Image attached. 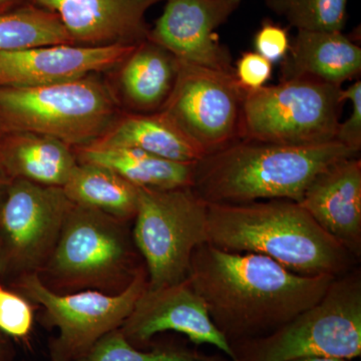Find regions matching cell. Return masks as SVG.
<instances>
[{"mask_svg":"<svg viewBox=\"0 0 361 361\" xmlns=\"http://www.w3.org/2000/svg\"><path fill=\"white\" fill-rule=\"evenodd\" d=\"M341 142L287 146L240 141L195 164V193L207 204L302 200L313 179L331 164L357 157Z\"/></svg>","mask_w":361,"mask_h":361,"instance_id":"obj_3","label":"cell"},{"mask_svg":"<svg viewBox=\"0 0 361 361\" xmlns=\"http://www.w3.org/2000/svg\"><path fill=\"white\" fill-rule=\"evenodd\" d=\"M118 68L123 102L135 113H154L170 96L180 61L161 45L146 39Z\"/></svg>","mask_w":361,"mask_h":361,"instance_id":"obj_19","label":"cell"},{"mask_svg":"<svg viewBox=\"0 0 361 361\" xmlns=\"http://www.w3.org/2000/svg\"><path fill=\"white\" fill-rule=\"evenodd\" d=\"M137 45L52 44L0 52V87H42L80 80L120 66Z\"/></svg>","mask_w":361,"mask_h":361,"instance_id":"obj_14","label":"cell"},{"mask_svg":"<svg viewBox=\"0 0 361 361\" xmlns=\"http://www.w3.org/2000/svg\"><path fill=\"white\" fill-rule=\"evenodd\" d=\"M145 270L133 222L73 203L51 257L37 277L54 293L118 294Z\"/></svg>","mask_w":361,"mask_h":361,"instance_id":"obj_4","label":"cell"},{"mask_svg":"<svg viewBox=\"0 0 361 361\" xmlns=\"http://www.w3.org/2000/svg\"><path fill=\"white\" fill-rule=\"evenodd\" d=\"M90 146L139 149L180 163H197L204 157L175 123L159 111H122L106 133Z\"/></svg>","mask_w":361,"mask_h":361,"instance_id":"obj_20","label":"cell"},{"mask_svg":"<svg viewBox=\"0 0 361 361\" xmlns=\"http://www.w3.org/2000/svg\"><path fill=\"white\" fill-rule=\"evenodd\" d=\"M163 0H28L58 16L73 44L137 45L148 39L146 13Z\"/></svg>","mask_w":361,"mask_h":361,"instance_id":"obj_15","label":"cell"},{"mask_svg":"<svg viewBox=\"0 0 361 361\" xmlns=\"http://www.w3.org/2000/svg\"><path fill=\"white\" fill-rule=\"evenodd\" d=\"M78 161L111 169L142 189L171 190L192 187L195 164L180 163L148 152L123 147H84L75 149Z\"/></svg>","mask_w":361,"mask_h":361,"instance_id":"obj_21","label":"cell"},{"mask_svg":"<svg viewBox=\"0 0 361 361\" xmlns=\"http://www.w3.org/2000/svg\"><path fill=\"white\" fill-rule=\"evenodd\" d=\"M245 92L235 73L180 61L174 87L159 111L205 157L241 140Z\"/></svg>","mask_w":361,"mask_h":361,"instance_id":"obj_11","label":"cell"},{"mask_svg":"<svg viewBox=\"0 0 361 361\" xmlns=\"http://www.w3.org/2000/svg\"><path fill=\"white\" fill-rule=\"evenodd\" d=\"M27 2L28 0H0V13L11 11V9L23 6Z\"/></svg>","mask_w":361,"mask_h":361,"instance_id":"obj_31","label":"cell"},{"mask_svg":"<svg viewBox=\"0 0 361 361\" xmlns=\"http://www.w3.org/2000/svg\"><path fill=\"white\" fill-rule=\"evenodd\" d=\"M121 113L118 99L94 75L42 87H0V134L35 133L84 148Z\"/></svg>","mask_w":361,"mask_h":361,"instance_id":"obj_5","label":"cell"},{"mask_svg":"<svg viewBox=\"0 0 361 361\" xmlns=\"http://www.w3.org/2000/svg\"><path fill=\"white\" fill-rule=\"evenodd\" d=\"M118 330L130 344L141 349L149 348L159 334L177 332L195 345L215 346L234 361L231 345L214 324L205 303L188 278L160 288L147 287Z\"/></svg>","mask_w":361,"mask_h":361,"instance_id":"obj_12","label":"cell"},{"mask_svg":"<svg viewBox=\"0 0 361 361\" xmlns=\"http://www.w3.org/2000/svg\"><path fill=\"white\" fill-rule=\"evenodd\" d=\"M35 310L28 299L0 282V334L9 339L26 341L32 334Z\"/></svg>","mask_w":361,"mask_h":361,"instance_id":"obj_26","label":"cell"},{"mask_svg":"<svg viewBox=\"0 0 361 361\" xmlns=\"http://www.w3.org/2000/svg\"><path fill=\"white\" fill-rule=\"evenodd\" d=\"M295 361H353L348 360H342V358H332V357H308L303 358V360H298Z\"/></svg>","mask_w":361,"mask_h":361,"instance_id":"obj_32","label":"cell"},{"mask_svg":"<svg viewBox=\"0 0 361 361\" xmlns=\"http://www.w3.org/2000/svg\"><path fill=\"white\" fill-rule=\"evenodd\" d=\"M342 99L353 103V111L345 122L339 123L336 141L360 153L361 149V80H355L348 89H342Z\"/></svg>","mask_w":361,"mask_h":361,"instance_id":"obj_28","label":"cell"},{"mask_svg":"<svg viewBox=\"0 0 361 361\" xmlns=\"http://www.w3.org/2000/svg\"><path fill=\"white\" fill-rule=\"evenodd\" d=\"M6 180L7 179L6 175H4V170H2L1 168V165H0V193H1L2 189H4Z\"/></svg>","mask_w":361,"mask_h":361,"instance_id":"obj_33","label":"cell"},{"mask_svg":"<svg viewBox=\"0 0 361 361\" xmlns=\"http://www.w3.org/2000/svg\"><path fill=\"white\" fill-rule=\"evenodd\" d=\"M63 190L71 203L134 222L140 188L110 168L78 161Z\"/></svg>","mask_w":361,"mask_h":361,"instance_id":"obj_22","label":"cell"},{"mask_svg":"<svg viewBox=\"0 0 361 361\" xmlns=\"http://www.w3.org/2000/svg\"><path fill=\"white\" fill-rule=\"evenodd\" d=\"M216 248L255 253L302 276L349 272L353 255L298 202L271 199L208 204V242Z\"/></svg>","mask_w":361,"mask_h":361,"instance_id":"obj_2","label":"cell"},{"mask_svg":"<svg viewBox=\"0 0 361 361\" xmlns=\"http://www.w3.org/2000/svg\"><path fill=\"white\" fill-rule=\"evenodd\" d=\"M290 42L288 30L273 23L269 18L263 20L254 35L256 52L272 63L281 61L286 56Z\"/></svg>","mask_w":361,"mask_h":361,"instance_id":"obj_27","label":"cell"},{"mask_svg":"<svg viewBox=\"0 0 361 361\" xmlns=\"http://www.w3.org/2000/svg\"><path fill=\"white\" fill-rule=\"evenodd\" d=\"M231 345L234 361L355 360L361 355L360 271L334 278L322 298L279 329Z\"/></svg>","mask_w":361,"mask_h":361,"instance_id":"obj_6","label":"cell"},{"mask_svg":"<svg viewBox=\"0 0 361 361\" xmlns=\"http://www.w3.org/2000/svg\"><path fill=\"white\" fill-rule=\"evenodd\" d=\"M147 287L145 270L118 294L94 290L54 293L37 275L23 278L11 289L40 308L42 324L58 331L49 341V360L80 361L97 341L123 326Z\"/></svg>","mask_w":361,"mask_h":361,"instance_id":"obj_9","label":"cell"},{"mask_svg":"<svg viewBox=\"0 0 361 361\" xmlns=\"http://www.w3.org/2000/svg\"><path fill=\"white\" fill-rule=\"evenodd\" d=\"M299 204L353 257H360V158L343 159L324 169L310 183Z\"/></svg>","mask_w":361,"mask_h":361,"instance_id":"obj_16","label":"cell"},{"mask_svg":"<svg viewBox=\"0 0 361 361\" xmlns=\"http://www.w3.org/2000/svg\"><path fill=\"white\" fill-rule=\"evenodd\" d=\"M75 44L58 16L27 2L0 13V52Z\"/></svg>","mask_w":361,"mask_h":361,"instance_id":"obj_23","label":"cell"},{"mask_svg":"<svg viewBox=\"0 0 361 361\" xmlns=\"http://www.w3.org/2000/svg\"><path fill=\"white\" fill-rule=\"evenodd\" d=\"M71 202L63 188L7 180L0 193V282L37 275L51 257Z\"/></svg>","mask_w":361,"mask_h":361,"instance_id":"obj_10","label":"cell"},{"mask_svg":"<svg viewBox=\"0 0 361 361\" xmlns=\"http://www.w3.org/2000/svg\"><path fill=\"white\" fill-rule=\"evenodd\" d=\"M133 235L149 288L180 283L189 276L195 250L208 242V204L192 187L140 188Z\"/></svg>","mask_w":361,"mask_h":361,"instance_id":"obj_8","label":"cell"},{"mask_svg":"<svg viewBox=\"0 0 361 361\" xmlns=\"http://www.w3.org/2000/svg\"><path fill=\"white\" fill-rule=\"evenodd\" d=\"M266 6L297 30L342 32L348 0H265Z\"/></svg>","mask_w":361,"mask_h":361,"instance_id":"obj_25","label":"cell"},{"mask_svg":"<svg viewBox=\"0 0 361 361\" xmlns=\"http://www.w3.org/2000/svg\"><path fill=\"white\" fill-rule=\"evenodd\" d=\"M16 350L11 339L0 334V361H13Z\"/></svg>","mask_w":361,"mask_h":361,"instance_id":"obj_30","label":"cell"},{"mask_svg":"<svg viewBox=\"0 0 361 361\" xmlns=\"http://www.w3.org/2000/svg\"><path fill=\"white\" fill-rule=\"evenodd\" d=\"M344 103L341 85L313 78L246 90L241 140L287 146L334 142Z\"/></svg>","mask_w":361,"mask_h":361,"instance_id":"obj_7","label":"cell"},{"mask_svg":"<svg viewBox=\"0 0 361 361\" xmlns=\"http://www.w3.org/2000/svg\"><path fill=\"white\" fill-rule=\"evenodd\" d=\"M336 276H302L255 253L195 250L190 283L230 344L274 331L317 303Z\"/></svg>","mask_w":361,"mask_h":361,"instance_id":"obj_1","label":"cell"},{"mask_svg":"<svg viewBox=\"0 0 361 361\" xmlns=\"http://www.w3.org/2000/svg\"><path fill=\"white\" fill-rule=\"evenodd\" d=\"M242 0H167L149 28L148 39L184 63L234 73L230 49L216 30L239 8Z\"/></svg>","mask_w":361,"mask_h":361,"instance_id":"obj_13","label":"cell"},{"mask_svg":"<svg viewBox=\"0 0 361 361\" xmlns=\"http://www.w3.org/2000/svg\"><path fill=\"white\" fill-rule=\"evenodd\" d=\"M360 71V47L342 32L297 30L281 61L280 80L313 78L342 87Z\"/></svg>","mask_w":361,"mask_h":361,"instance_id":"obj_17","label":"cell"},{"mask_svg":"<svg viewBox=\"0 0 361 361\" xmlns=\"http://www.w3.org/2000/svg\"><path fill=\"white\" fill-rule=\"evenodd\" d=\"M272 73L273 63L256 51L243 52L234 66L235 77L245 90L264 87Z\"/></svg>","mask_w":361,"mask_h":361,"instance_id":"obj_29","label":"cell"},{"mask_svg":"<svg viewBox=\"0 0 361 361\" xmlns=\"http://www.w3.org/2000/svg\"><path fill=\"white\" fill-rule=\"evenodd\" d=\"M80 361H232L228 356L206 355L180 344H160L145 349L127 341L120 330L97 341Z\"/></svg>","mask_w":361,"mask_h":361,"instance_id":"obj_24","label":"cell"},{"mask_svg":"<svg viewBox=\"0 0 361 361\" xmlns=\"http://www.w3.org/2000/svg\"><path fill=\"white\" fill-rule=\"evenodd\" d=\"M78 163L75 149L49 135L0 134V165L7 180L63 188Z\"/></svg>","mask_w":361,"mask_h":361,"instance_id":"obj_18","label":"cell"}]
</instances>
